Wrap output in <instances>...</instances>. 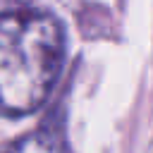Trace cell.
I'll use <instances>...</instances> for the list:
<instances>
[{"label":"cell","mask_w":153,"mask_h":153,"mask_svg":"<svg viewBox=\"0 0 153 153\" xmlns=\"http://www.w3.org/2000/svg\"><path fill=\"white\" fill-rule=\"evenodd\" d=\"M0 153H65V143H62L57 131L36 129V131L2 146Z\"/></svg>","instance_id":"7a4b0ae2"},{"label":"cell","mask_w":153,"mask_h":153,"mask_svg":"<svg viewBox=\"0 0 153 153\" xmlns=\"http://www.w3.org/2000/svg\"><path fill=\"white\" fill-rule=\"evenodd\" d=\"M65 62V29L41 10L0 14V115L33 112L50 96Z\"/></svg>","instance_id":"6da1fadb"},{"label":"cell","mask_w":153,"mask_h":153,"mask_svg":"<svg viewBox=\"0 0 153 153\" xmlns=\"http://www.w3.org/2000/svg\"><path fill=\"white\" fill-rule=\"evenodd\" d=\"M19 2H29V0H19Z\"/></svg>","instance_id":"3957f363"},{"label":"cell","mask_w":153,"mask_h":153,"mask_svg":"<svg viewBox=\"0 0 153 153\" xmlns=\"http://www.w3.org/2000/svg\"><path fill=\"white\" fill-rule=\"evenodd\" d=\"M151 153H153V148H151Z\"/></svg>","instance_id":"277c9868"}]
</instances>
